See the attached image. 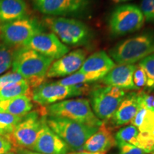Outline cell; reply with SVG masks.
I'll use <instances>...</instances> for the list:
<instances>
[{
    "instance_id": "cell-14",
    "label": "cell",
    "mask_w": 154,
    "mask_h": 154,
    "mask_svg": "<svg viewBox=\"0 0 154 154\" xmlns=\"http://www.w3.org/2000/svg\"><path fill=\"white\" fill-rule=\"evenodd\" d=\"M32 151L42 154H68L71 151L67 144L48 126L47 121Z\"/></svg>"
},
{
    "instance_id": "cell-4",
    "label": "cell",
    "mask_w": 154,
    "mask_h": 154,
    "mask_svg": "<svg viewBox=\"0 0 154 154\" xmlns=\"http://www.w3.org/2000/svg\"><path fill=\"white\" fill-rule=\"evenodd\" d=\"M47 116L60 117L92 127H100L103 124L96 116L89 101L86 99H68L57 102L45 108Z\"/></svg>"
},
{
    "instance_id": "cell-21",
    "label": "cell",
    "mask_w": 154,
    "mask_h": 154,
    "mask_svg": "<svg viewBox=\"0 0 154 154\" xmlns=\"http://www.w3.org/2000/svg\"><path fill=\"white\" fill-rule=\"evenodd\" d=\"M131 123L138 128L139 132L153 134L154 131V109H148L140 105L137 113Z\"/></svg>"
},
{
    "instance_id": "cell-12",
    "label": "cell",
    "mask_w": 154,
    "mask_h": 154,
    "mask_svg": "<svg viewBox=\"0 0 154 154\" xmlns=\"http://www.w3.org/2000/svg\"><path fill=\"white\" fill-rule=\"evenodd\" d=\"M22 47L34 50L54 60L69 52V48L63 44L54 34L44 32L32 36Z\"/></svg>"
},
{
    "instance_id": "cell-27",
    "label": "cell",
    "mask_w": 154,
    "mask_h": 154,
    "mask_svg": "<svg viewBox=\"0 0 154 154\" xmlns=\"http://www.w3.org/2000/svg\"><path fill=\"white\" fill-rule=\"evenodd\" d=\"M134 146L143 150L146 153L154 152V136L151 133L139 132Z\"/></svg>"
},
{
    "instance_id": "cell-24",
    "label": "cell",
    "mask_w": 154,
    "mask_h": 154,
    "mask_svg": "<svg viewBox=\"0 0 154 154\" xmlns=\"http://www.w3.org/2000/svg\"><path fill=\"white\" fill-rule=\"evenodd\" d=\"M23 117L0 111V135L7 136L14 131Z\"/></svg>"
},
{
    "instance_id": "cell-2",
    "label": "cell",
    "mask_w": 154,
    "mask_h": 154,
    "mask_svg": "<svg viewBox=\"0 0 154 154\" xmlns=\"http://www.w3.org/2000/svg\"><path fill=\"white\" fill-rule=\"evenodd\" d=\"M152 54H154L153 31L123 40L109 50V57L119 65L134 64Z\"/></svg>"
},
{
    "instance_id": "cell-35",
    "label": "cell",
    "mask_w": 154,
    "mask_h": 154,
    "mask_svg": "<svg viewBox=\"0 0 154 154\" xmlns=\"http://www.w3.org/2000/svg\"><path fill=\"white\" fill-rule=\"evenodd\" d=\"M68 154H102L98 153H91V152H88L86 151H73L72 153H69Z\"/></svg>"
},
{
    "instance_id": "cell-38",
    "label": "cell",
    "mask_w": 154,
    "mask_h": 154,
    "mask_svg": "<svg viewBox=\"0 0 154 154\" xmlns=\"http://www.w3.org/2000/svg\"><path fill=\"white\" fill-rule=\"evenodd\" d=\"M153 134V136H154V131H153V134Z\"/></svg>"
},
{
    "instance_id": "cell-16",
    "label": "cell",
    "mask_w": 154,
    "mask_h": 154,
    "mask_svg": "<svg viewBox=\"0 0 154 154\" xmlns=\"http://www.w3.org/2000/svg\"><path fill=\"white\" fill-rule=\"evenodd\" d=\"M140 107V96L138 92L126 94L112 118L113 126L119 127L131 122Z\"/></svg>"
},
{
    "instance_id": "cell-39",
    "label": "cell",
    "mask_w": 154,
    "mask_h": 154,
    "mask_svg": "<svg viewBox=\"0 0 154 154\" xmlns=\"http://www.w3.org/2000/svg\"><path fill=\"white\" fill-rule=\"evenodd\" d=\"M151 154H154V152H153V153H151Z\"/></svg>"
},
{
    "instance_id": "cell-7",
    "label": "cell",
    "mask_w": 154,
    "mask_h": 154,
    "mask_svg": "<svg viewBox=\"0 0 154 154\" xmlns=\"http://www.w3.org/2000/svg\"><path fill=\"white\" fill-rule=\"evenodd\" d=\"M44 25L30 17L0 24V41L14 49L22 47L32 36L43 32Z\"/></svg>"
},
{
    "instance_id": "cell-19",
    "label": "cell",
    "mask_w": 154,
    "mask_h": 154,
    "mask_svg": "<svg viewBox=\"0 0 154 154\" xmlns=\"http://www.w3.org/2000/svg\"><path fill=\"white\" fill-rule=\"evenodd\" d=\"M28 17V7L24 0H0V24Z\"/></svg>"
},
{
    "instance_id": "cell-8",
    "label": "cell",
    "mask_w": 154,
    "mask_h": 154,
    "mask_svg": "<svg viewBox=\"0 0 154 154\" xmlns=\"http://www.w3.org/2000/svg\"><path fill=\"white\" fill-rule=\"evenodd\" d=\"M126 95L124 89L104 86L94 88L89 93V103L94 114L103 123L111 120Z\"/></svg>"
},
{
    "instance_id": "cell-11",
    "label": "cell",
    "mask_w": 154,
    "mask_h": 154,
    "mask_svg": "<svg viewBox=\"0 0 154 154\" xmlns=\"http://www.w3.org/2000/svg\"><path fill=\"white\" fill-rule=\"evenodd\" d=\"M34 8L47 17H81L91 8L92 0H32Z\"/></svg>"
},
{
    "instance_id": "cell-20",
    "label": "cell",
    "mask_w": 154,
    "mask_h": 154,
    "mask_svg": "<svg viewBox=\"0 0 154 154\" xmlns=\"http://www.w3.org/2000/svg\"><path fill=\"white\" fill-rule=\"evenodd\" d=\"M32 99L27 96H21L9 99H0V111L24 117L33 109Z\"/></svg>"
},
{
    "instance_id": "cell-9",
    "label": "cell",
    "mask_w": 154,
    "mask_h": 154,
    "mask_svg": "<svg viewBox=\"0 0 154 154\" xmlns=\"http://www.w3.org/2000/svg\"><path fill=\"white\" fill-rule=\"evenodd\" d=\"M144 21L140 7L126 4L118 6L111 11L108 20V26L113 36H121L140 29Z\"/></svg>"
},
{
    "instance_id": "cell-3",
    "label": "cell",
    "mask_w": 154,
    "mask_h": 154,
    "mask_svg": "<svg viewBox=\"0 0 154 154\" xmlns=\"http://www.w3.org/2000/svg\"><path fill=\"white\" fill-rule=\"evenodd\" d=\"M47 26L65 45L82 47L93 38V32L84 22L73 18L62 17H47L43 19Z\"/></svg>"
},
{
    "instance_id": "cell-34",
    "label": "cell",
    "mask_w": 154,
    "mask_h": 154,
    "mask_svg": "<svg viewBox=\"0 0 154 154\" xmlns=\"http://www.w3.org/2000/svg\"><path fill=\"white\" fill-rule=\"evenodd\" d=\"M18 154H42V153H37V152L30 151V150H27V149H21L18 151Z\"/></svg>"
},
{
    "instance_id": "cell-5",
    "label": "cell",
    "mask_w": 154,
    "mask_h": 154,
    "mask_svg": "<svg viewBox=\"0 0 154 154\" xmlns=\"http://www.w3.org/2000/svg\"><path fill=\"white\" fill-rule=\"evenodd\" d=\"M48 126L67 144L71 151H79L86 141L99 129L70 119L47 116Z\"/></svg>"
},
{
    "instance_id": "cell-13",
    "label": "cell",
    "mask_w": 154,
    "mask_h": 154,
    "mask_svg": "<svg viewBox=\"0 0 154 154\" xmlns=\"http://www.w3.org/2000/svg\"><path fill=\"white\" fill-rule=\"evenodd\" d=\"M86 52L79 49L53 61L47 73V78H57L70 76L82 67L85 61Z\"/></svg>"
},
{
    "instance_id": "cell-22",
    "label": "cell",
    "mask_w": 154,
    "mask_h": 154,
    "mask_svg": "<svg viewBox=\"0 0 154 154\" xmlns=\"http://www.w3.org/2000/svg\"><path fill=\"white\" fill-rule=\"evenodd\" d=\"M21 96H27L32 99V89L26 80L0 88V99H9Z\"/></svg>"
},
{
    "instance_id": "cell-31",
    "label": "cell",
    "mask_w": 154,
    "mask_h": 154,
    "mask_svg": "<svg viewBox=\"0 0 154 154\" xmlns=\"http://www.w3.org/2000/svg\"><path fill=\"white\" fill-rule=\"evenodd\" d=\"M140 9L146 22L154 24V0H141Z\"/></svg>"
},
{
    "instance_id": "cell-18",
    "label": "cell",
    "mask_w": 154,
    "mask_h": 154,
    "mask_svg": "<svg viewBox=\"0 0 154 154\" xmlns=\"http://www.w3.org/2000/svg\"><path fill=\"white\" fill-rule=\"evenodd\" d=\"M115 66V62L109 55L105 51H100L94 53L86 59L79 72L104 76Z\"/></svg>"
},
{
    "instance_id": "cell-30",
    "label": "cell",
    "mask_w": 154,
    "mask_h": 154,
    "mask_svg": "<svg viewBox=\"0 0 154 154\" xmlns=\"http://www.w3.org/2000/svg\"><path fill=\"white\" fill-rule=\"evenodd\" d=\"M24 80L26 79L19 73L15 72H8L3 74L2 76H0V88L11 85V84H17Z\"/></svg>"
},
{
    "instance_id": "cell-37",
    "label": "cell",
    "mask_w": 154,
    "mask_h": 154,
    "mask_svg": "<svg viewBox=\"0 0 154 154\" xmlns=\"http://www.w3.org/2000/svg\"><path fill=\"white\" fill-rule=\"evenodd\" d=\"M5 154H17V153H14V152H11V151H9V152H8V153H5ZM17 154H18V153H17Z\"/></svg>"
},
{
    "instance_id": "cell-10",
    "label": "cell",
    "mask_w": 154,
    "mask_h": 154,
    "mask_svg": "<svg viewBox=\"0 0 154 154\" xmlns=\"http://www.w3.org/2000/svg\"><path fill=\"white\" fill-rule=\"evenodd\" d=\"M88 84L63 86L57 82H44L32 90V99L42 107L48 106L68 98L87 94Z\"/></svg>"
},
{
    "instance_id": "cell-15",
    "label": "cell",
    "mask_w": 154,
    "mask_h": 154,
    "mask_svg": "<svg viewBox=\"0 0 154 154\" xmlns=\"http://www.w3.org/2000/svg\"><path fill=\"white\" fill-rule=\"evenodd\" d=\"M136 67V64L115 66L101 79V82L106 86L124 90H135L133 76Z\"/></svg>"
},
{
    "instance_id": "cell-28",
    "label": "cell",
    "mask_w": 154,
    "mask_h": 154,
    "mask_svg": "<svg viewBox=\"0 0 154 154\" xmlns=\"http://www.w3.org/2000/svg\"><path fill=\"white\" fill-rule=\"evenodd\" d=\"M138 64L143 67L147 76L146 87L149 89H154V54L144 58Z\"/></svg>"
},
{
    "instance_id": "cell-17",
    "label": "cell",
    "mask_w": 154,
    "mask_h": 154,
    "mask_svg": "<svg viewBox=\"0 0 154 154\" xmlns=\"http://www.w3.org/2000/svg\"><path fill=\"white\" fill-rule=\"evenodd\" d=\"M116 146L112 131L105 123H103L95 134H94L84 143V151L105 154Z\"/></svg>"
},
{
    "instance_id": "cell-33",
    "label": "cell",
    "mask_w": 154,
    "mask_h": 154,
    "mask_svg": "<svg viewBox=\"0 0 154 154\" xmlns=\"http://www.w3.org/2000/svg\"><path fill=\"white\" fill-rule=\"evenodd\" d=\"M12 150V146L6 136L0 135V154H5Z\"/></svg>"
},
{
    "instance_id": "cell-25",
    "label": "cell",
    "mask_w": 154,
    "mask_h": 154,
    "mask_svg": "<svg viewBox=\"0 0 154 154\" xmlns=\"http://www.w3.org/2000/svg\"><path fill=\"white\" fill-rule=\"evenodd\" d=\"M15 50L0 41V74H4L12 66Z\"/></svg>"
},
{
    "instance_id": "cell-26",
    "label": "cell",
    "mask_w": 154,
    "mask_h": 154,
    "mask_svg": "<svg viewBox=\"0 0 154 154\" xmlns=\"http://www.w3.org/2000/svg\"><path fill=\"white\" fill-rule=\"evenodd\" d=\"M138 133V128L131 124L119 129L116 133L114 137L116 142H126L134 145Z\"/></svg>"
},
{
    "instance_id": "cell-29",
    "label": "cell",
    "mask_w": 154,
    "mask_h": 154,
    "mask_svg": "<svg viewBox=\"0 0 154 154\" xmlns=\"http://www.w3.org/2000/svg\"><path fill=\"white\" fill-rule=\"evenodd\" d=\"M133 81H134L135 90H140L146 87L147 83V76L143 67L139 64L136 65L133 76Z\"/></svg>"
},
{
    "instance_id": "cell-23",
    "label": "cell",
    "mask_w": 154,
    "mask_h": 154,
    "mask_svg": "<svg viewBox=\"0 0 154 154\" xmlns=\"http://www.w3.org/2000/svg\"><path fill=\"white\" fill-rule=\"evenodd\" d=\"M103 77V76L99 74H85V73L77 72L57 82L63 86H74L81 84H88V83L96 82L101 80Z\"/></svg>"
},
{
    "instance_id": "cell-1",
    "label": "cell",
    "mask_w": 154,
    "mask_h": 154,
    "mask_svg": "<svg viewBox=\"0 0 154 154\" xmlns=\"http://www.w3.org/2000/svg\"><path fill=\"white\" fill-rule=\"evenodd\" d=\"M53 61L51 58L45 57L34 50L19 47L15 50L11 66L12 72L22 75L31 88H34L44 82Z\"/></svg>"
},
{
    "instance_id": "cell-6",
    "label": "cell",
    "mask_w": 154,
    "mask_h": 154,
    "mask_svg": "<svg viewBox=\"0 0 154 154\" xmlns=\"http://www.w3.org/2000/svg\"><path fill=\"white\" fill-rule=\"evenodd\" d=\"M47 115L43 111H33L23 117L10 134L6 137L12 146V149L32 150L42 131Z\"/></svg>"
},
{
    "instance_id": "cell-36",
    "label": "cell",
    "mask_w": 154,
    "mask_h": 154,
    "mask_svg": "<svg viewBox=\"0 0 154 154\" xmlns=\"http://www.w3.org/2000/svg\"><path fill=\"white\" fill-rule=\"evenodd\" d=\"M113 1L115 2L119 3V2H126L131 1V0H113Z\"/></svg>"
},
{
    "instance_id": "cell-32",
    "label": "cell",
    "mask_w": 154,
    "mask_h": 154,
    "mask_svg": "<svg viewBox=\"0 0 154 154\" xmlns=\"http://www.w3.org/2000/svg\"><path fill=\"white\" fill-rule=\"evenodd\" d=\"M119 154H147L143 150L126 142H116Z\"/></svg>"
}]
</instances>
